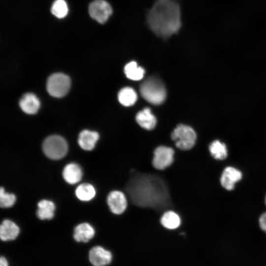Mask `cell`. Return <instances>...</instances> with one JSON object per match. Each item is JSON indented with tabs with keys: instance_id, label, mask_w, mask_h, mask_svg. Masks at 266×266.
I'll return each mask as SVG.
<instances>
[{
	"instance_id": "603a6c76",
	"label": "cell",
	"mask_w": 266,
	"mask_h": 266,
	"mask_svg": "<svg viewBox=\"0 0 266 266\" xmlns=\"http://www.w3.org/2000/svg\"><path fill=\"white\" fill-rule=\"evenodd\" d=\"M75 194L80 200L89 201L95 196L96 190L92 185L89 183H83L77 187Z\"/></svg>"
},
{
	"instance_id": "4316f807",
	"label": "cell",
	"mask_w": 266,
	"mask_h": 266,
	"mask_svg": "<svg viewBox=\"0 0 266 266\" xmlns=\"http://www.w3.org/2000/svg\"><path fill=\"white\" fill-rule=\"evenodd\" d=\"M0 266H8L7 259L3 256H1L0 258Z\"/></svg>"
},
{
	"instance_id": "cb8c5ba5",
	"label": "cell",
	"mask_w": 266,
	"mask_h": 266,
	"mask_svg": "<svg viewBox=\"0 0 266 266\" xmlns=\"http://www.w3.org/2000/svg\"><path fill=\"white\" fill-rule=\"evenodd\" d=\"M51 13L58 18L65 17L68 12V7L64 0H55L51 8Z\"/></svg>"
},
{
	"instance_id": "d6986e66",
	"label": "cell",
	"mask_w": 266,
	"mask_h": 266,
	"mask_svg": "<svg viewBox=\"0 0 266 266\" xmlns=\"http://www.w3.org/2000/svg\"><path fill=\"white\" fill-rule=\"evenodd\" d=\"M37 206L36 214L40 219H51L54 217L55 206L52 201L41 200L38 202Z\"/></svg>"
},
{
	"instance_id": "d4e9b609",
	"label": "cell",
	"mask_w": 266,
	"mask_h": 266,
	"mask_svg": "<svg viewBox=\"0 0 266 266\" xmlns=\"http://www.w3.org/2000/svg\"><path fill=\"white\" fill-rule=\"evenodd\" d=\"M15 201L16 197L14 194L6 193L3 188H0V205L1 207H10L14 204Z\"/></svg>"
},
{
	"instance_id": "5bb4252c",
	"label": "cell",
	"mask_w": 266,
	"mask_h": 266,
	"mask_svg": "<svg viewBox=\"0 0 266 266\" xmlns=\"http://www.w3.org/2000/svg\"><path fill=\"white\" fill-rule=\"evenodd\" d=\"M99 138V133L87 130L82 131L79 134L78 143L80 147L85 150H92Z\"/></svg>"
},
{
	"instance_id": "9c48e42d",
	"label": "cell",
	"mask_w": 266,
	"mask_h": 266,
	"mask_svg": "<svg viewBox=\"0 0 266 266\" xmlns=\"http://www.w3.org/2000/svg\"><path fill=\"white\" fill-rule=\"evenodd\" d=\"M107 203L112 213L116 215H121L127 208L128 200L126 195L123 192L114 190L108 195Z\"/></svg>"
},
{
	"instance_id": "6da1fadb",
	"label": "cell",
	"mask_w": 266,
	"mask_h": 266,
	"mask_svg": "<svg viewBox=\"0 0 266 266\" xmlns=\"http://www.w3.org/2000/svg\"><path fill=\"white\" fill-rule=\"evenodd\" d=\"M126 190L132 202L139 207L159 210L170 204L166 185L156 175L134 174L127 182Z\"/></svg>"
},
{
	"instance_id": "7a4b0ae2",
	"label": "cell",
	"mask_w": 266,
	"mask_h": 266,
	"mask_svg": "<svg viewBox=\"0 0 266 266\" xmlns=\"http://www.w3.org/2000/svg\"><path fill=\"white\" fill-rule=\"evenodd\" d=\"M147 22L157 35L167 38L181 27L180 8L175 0H156L147 15Z\"/></svg>"
},
{
	"instance_id": "4fadbf2b",
	"label": "cell",
	"mask_w": 266,
	"mask_h": 266,
	"mask_svg": "<svg viewBox=\"0 0 266 266\" xmlns=\"http://www.w3.org/2000/svg\"><path fill=\"white\" fill-rule=\"evenodd\" d=\"M95 234L94 228L88 223H83L74 228L73 238L78 242L86 243L93 238Z\"/></svg>"
},
{
	"instance_id": "52a82bcc",
	"label": "cell",
	"mask_w": 266,
	"mask_h": 266,
	"mask_svg": "<svg viewBox=\"0 0 266 266\" xmlns=\"http://www.w3.org/2000/svg\"><path fill=\"white\" fill-rule=\"evenodd\" d=\"M174 151L169 147L160 146L154 151L152 164L158 170H164L170 166L174 162Z\"/></svg>"
},
{
	"instance_id": "2e32d148",
	"label": "cell",
	"mask_w": 266,
	"mask_h": 266,
	"mask_svg": "<svg viewBox=\"0 0 266 266\" xmlns=\"http://www.w3.org/2000/svg\"><path fill=\"white\" fill-rule=\"evenodd\" d=\"M63 176L67 183L74 184L78 182L82 177V169L75 163L68 164L63 169Z\"/></svg>"
},
{
	"instance_id": "e0dca14e",
	"label": "cell",
	"mask_w": 266,
	"mask_h": 266,
	"mask_svg": "<svg viewBox=\"0 0 266 266\" xmlns=\"http://www.w3.org/2000/svg\"><path fill=\"white\" fill-rule=\"evenodd\" d=\"M136 120L140 127L151 130L156 126L157 120L149 108L140 111L136 115Z\"/></svg>"
},
{
	"instance_id": "7402d4cb",
	"label": "cell",
	"mask_w": 266,
	"mask_h": 266,
	"mask_svg": "<svg viewBox=\"0 0 266 266\" xmlns=\"http://www.w3.org/2000/svg\"><path fill=\"white\" fill-rule=\"evenodd\" d=\"M209 150L211 156L217 160H224L228 156L226 144L218 140H214L210 144Z\"/></svg>"
},
{
	"instance_id": "8992f818",
	"label": "cell",
	"mask_w": 266,
	"mask_h": 266,
	"mask_svg": "<svg viewBox=\"0 0 266 266\" xmlns=\"http://www.w3.org/2000/svg\"><path fill=\"white\" fill-rule=\"evenodd\" d=\"M70 80L68 76L62 73H56L48 78L46 88L51 96L61 98L65 96L69 90Z\"/></svg>"
},
{
	"instance_id": "5b68a950",
	"label": "cell",
	"mask_w": 266,
	"mask_h": 266,
	"mask_svg": "<svg viewBox=\"0 0 266 266\" xmlns=\"http://www.w3.org/2000/svg\"><path fill=\"white\" fill-rule=\"evenodd\" d=\"M45 155L53 160L63 158L67 151V144L66 140L61 136L53 135L47 137L42 145Z\"/></svg>"
},
{
	"instance_id": "277c9868",
	"label": "cell",
	"mask_w": 266,
	"mask_h": 266,
	"mask_svg": "<svg viewBox=\"0 0 266 266\" xmlns=\"http://www.w3.org/2000/svg\"><path fill=\"white\" fill-rule=\"evenodd\" d=\"M171 138L177 148L188 150L195 145L197 134L190 126L180 124L174 129L171 134Z\"/></svg>"
},
{
	"instance_id": "83f0119b",
	"label": "cell",
	"mask_w": 266,
	"mask_h": 266,
	"mask_svg": "<svg viewBox=\"0 0 266 266\" xmlns=\"http://www.w3.org/2000/svg\"><path fill=\"white\" fill-rule=\"evenodd\" d=\"M265 203H266V198H265Z\"/></svg>"
},
{
	"instance_id": "ffe728a7",
	"label": "cell",
	"mask_w": 266,
	"mask_h": 266,
	"mask_svg": "<svg viewBox=\"0 0 266 266\" xmlns=\"http://www.w3.org/2000/svg\"><path fill=\"white\" fill-rule=\"evenodd\" d=\"M124 72L129 79L138 81L143 77L145 70L141 66H138L136 62L132 61L125 66Z\"/></svg>"
},
{
	"instance_id": "3957f363",
	"label": "cell",
	"mask_w": 266,
	"mask_h": 266,
	"mask_svg": "<svg viewBox=\"0 0 266 266\" xmlns=\"http://www.w3.org/2000/svg\"><path fill=\"white\" fill-rule=\"evenodd\" d=\"M141 96L149 103L159 105L166 98L165 87L160 79L155 76L146 79L140 85Z\"/></svg>"
},
{
	"instance_id": "ac0fdd59",
	"label": "cell",
	"mask_w": 266,
	"mask_h": 266,
	"mask_svg": "<svg viewBox=\"0 0 266 266\" xmlns=\"http://www.w3.org/2000/svg\"><path fill=\"white\" fill-rule=\"evenodd\" d=\"M160 222L165 228L168 230H174L180 226L181 219L176 212L172 210H167L162 215Z\"/></svg>"
},
{
	"instance_id": "30bf717a",
	"label": "cell",
	"mask_w": 266,
	"mask_h": 266,
	"mask_svg": "<svg viewBox=\"0 0 266 266\" xmlns=\"http://www.w3.org/2000/svg\"><path fill=\"white\" fill-rule=\"evenodd\" d=\"M111 253L100 246L92 247L89 252V260L93 266H105L110 263Z\"/></svg>"
},
{
	"instance_id": "7c38bea8",
	"label": "cell",
	"mask_w": 266,
	"mask_h": 266,
	"mask_svg": "<svg viewBox=\"0 0 266 266\" xmlns=\"http://www.w3.org/2000/svg\"><path fill=\"white\" fill-rule=\"evenodd\" d=\"M19 105L22 110L28 114L37 112L40 107V101L37 97L32 93H26L21 98Z\"/></svg>"
},
{
	"instance_id": "ba28073f",
	"label": "cell",
	"mask_w": 266,
	"mask_h": 266,
	"mask_svg": "<svg viewBox=\"0 0 266 266\" xmlns=\"http://www.w3.org/2000/svg\"><path fill=\"white\" fill-rule=\"evenodd\" d=\"M112 13L111 6L104 0H95L89 4L90 16L100 24L105 23Z\"/></svg>"
},
{
	"instance_id": "8fae6325",
	"label": "cell",
	"mask_w": 266,
	"mask_h": 266,
	"mask_svg": "<svg viewBox=\"0 0 266 266\" xmlns=\"http://www.w3.org/2000/svg\"><path fill=\"white\" fill-rule=\"evenodd\" d=\"M242 176V173L239 170L232 166H228L222 172L220 183L226 190H232L235 184L241 180Z\"/></svg>"
},
{
	"instance_id": "9a60e30c",
	"label": "cell",
	"mask_w": 266,
	"mask_h": 266,
	"mask_svg": "<svg viewBox=\"0 0 266 266\" xmlns=\"http://www.w3.org/2000/svg\"><path fill=\"white\" fill-rule=\"evenodd\" d=\"M20 232L19 227L9 220L3 221L0 227V237L2 241L12 240L18 236Z\"/></svg>"
},
{
	"instance_id": "44dd1931",
	"label": "cell",
	"mask_w": 266,
	"mask_h": 266,
	"mask_svg": "<svg viewBox=\"0 0 266 266\" xmlns=\"http://www.w3.org/2000/svg\"><path fill=\"white\" fill-rule=\"evenodd\" d=\"M118 98L119 102L124 106H130L136 101L137 96L135 91L131 87L122 88L118 93Z\"/></svg>"
},
{
	"instance_id": "484cf974",
	"label": "cell",
	"mask_w": 266,
	"mask_h": 266,
	"mask_svg": "<svg viewBox=\"0 0 266 266\" xmlns=\"http://www.w3.org/2000/svg\"><path fill=\"white\" fill-rule=\"evenodd\" d=\"M260 227L262 230L266 233V212L263 213L259 219Z\"/></svg>"
}]
</instances>
